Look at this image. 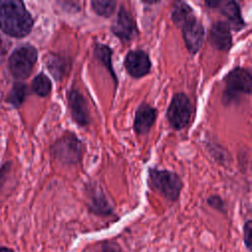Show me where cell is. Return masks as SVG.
I'll list each match as a JSON object with an SVG mask.
<instances>
[{
  "label": "cell",
  "instance_id": "obj_1",
  "mask_svg": "<svg viewBox=\"0 0 252 252\" xmlns=\"http://www.w3.org/2000/svg\"><path fill=\"white\" fill-rule=\"evenodd\" d=\"M33 26V20L19 0H0V29L12 37L28 35Z\"/></svg>",
  "mask_w": 252,
  "mask_h": 252
},
{
  "label": "cell",
  "instance_id": "obj_2",
  "mask_svg": "<svg viewBox=\"0 0 252 252\" xmlns=\"http://www.w3.org/2000/svg\"><path fill=\"white\" fill-rule=\"evenodd\" d=\"M149 184L169 201L177 200L182 189V181L176 173L158 168L149 169Z\"/></svg>",
  "mask_w": 252,
  "mask_h": 252
},
{
  "label": "cell",
  "instance_id": "obj_3",
  "mask_svg": "<svg viewBox=\"0 0 252 252\" xmlns=\"http://www.w3.org/2000/svg\"><path fill=\"white\" fill-rule=\"evenodd\" d=\"M37 51L31 44L17 47L9 57V69L16 79L28 78L36 62Z\"/></svg>",
  "mask_w": 252,
  "mask_h": 252
},
{
  "label": "cell",
  "instance_id": "obj_4",
  "mask_svg": "<svg viewBox=\"0 0 252 252\" xmlns=\"http://www.w3.org/2000/svg\"><path fill=\"white\" fill-rule=\"evenodd\" d=\"M54 157L64 164L78 163L82 158L83 146L73 133H68L58 139L52 148Z\"/></svg>",
  "mask_w": 252,
  "mask_h": 252
},
{
  "label": "cell",
  "instance_id": "obj_5",
  "mask_svg": "<svg viewBox=\"0 0 252 252\" xmlns=\"http://www.w3.org/2000/svg\"><path fill=\"white\" fill-rule=\"evenodd\" d=\"M192 105L185 94H175L167 108L166 117L170 126L176 130L183 129L189 123Z\"/></svg>",
  "mask_w": 252,
  "mask_h": 252
},
{
  "label": "cell",
  "instance_id": "obj_6",
  "mask_svg": "<svg viewBox=\"0 0 252 252\" xmlns=\"http://www.w3.org/2000/svg\"><path fill=\"white\" fill-rule=\"evenodd\" d=\"M225 92L224 96L229 101L231 98H235L239 94H251L252 77L249 70L237 67L232 69L224 78Z\"/></svg>",
  "mask_w": 252,
  "mask_h": 252
},
{
  "label": "cell",
  "instance_id": "obj_7",
  "mask_svg": "<svg viewBox=\"0 0 252 252\" xmlns=\"http://www.w3.org/2000/svg\"><path fill=\"white\" fill-rule=\"evenodd\" d=\"M179 28L182 30L183 39L188 51L192 54L198 52L205 39V30L202 23L193 14Z\"/></svg>",
  "mask_w": 252,
  "mask_h": 252
},
{
  "label": "cell",
  "instance_id": "obj_8",
  "mask_svg": "<svg viewBox=\"0 0 252 252\" xmlns=\"http://www.w3.org/2000/svg\"><path fill=\"white\" fill-rule=\"evenodd\" d=\"M124 66L133 78H141L150 73L152 63L147 52L141 49L131 50L124 59Z\"/></svg>",
  "mask_w": 252,
  "mask_h": 252
},
{
  "label": "cell",
  "instance_id": "obj_9",
  "mask_svg": "<svg viewBox=\"0 0 252 252\" xmlns=\"http://www.w3.org/2000/svg\"><path fill=\"white\" fill-rule=\"evenodd\" d=\"M206 5L212 9H219L220 13L226 18L227 25L230 30L240 31L245 26V22L242 19L240 7L234 1H208Z\"/></svg>",
  "mask_w": 252,
  "mask_h": 252
},
{
  "label": "cell",
  "instance_id": "obj_10",
  "mask_svg": "<svg viewBox=\"0 0 252 252\" xmlns=\"http://www.w3.org/2000/svg\"><path fill=\"white\" fill-rule=\"evenodd\" d=\"M111 32L122 41H129L137 35L138 30L135 21L124 6L120 7L116 20L111 26Z\"/></svg>",
  "mask_w": 252,
  "mask_h": 252
},
{
  "label": "cell",
  "instance_id": "obj_11",
  "mask_svg": "<svg viewBox=\"0 0 252 252\" xmlns=\"http://www.w3.org/2000/svg\"><path fill=\"white\" fill-rule=\"evenodd\" d=\"M68 103L71 109V115L75 122L80 126H87L91 121L90 111L85 96L78 90L68 92Z\"/></svg>",
  "mask_w": 252,
  "mask_h": 252
},
{
  "label": "cell",
  "instance_id": "obj_12",
  "mask_svg": "<svg viewBox=\"0 0 252 252\" xmlns=\"http://www.w3.org/2000/svg\"><path fill=\"white\" fill-rule=\"evenodd\" d=\"M210 43L217 49L227 51L232 45V36L227 23L217 21L212 24L209 34Z\"/></svg>",
  "mask_w": 252,
  "mask_h": 252
},
{
  "label": "cell",
  "instance_id": "obj_13",
  "mask_svg": "<svg viewBox=\"0 0 252 252\" xmlns=\"http://www.w3.org/2000/svg\"><path fill=\"white\" fill-rule=\"evenodd\" d=\"M157 119V109L147 102H142L136 110L134 129L138 134H147Z\"/></svg>",
  "mask_w": 252,
  "mask_h": 252
},
{
  "label": "cell",
  "instance_id": "obj_14",
  "mask_svg": "<svg viewBox=\"0 0 252 252\" xmlns=\"http://www.w3.org/2000/svg\"><path fill=\"white\" fill-rule=\"evenodd\" d=\"M111 54H112V50L108 45L101 44V43H96L95 44V46H94V56L108 70V72L111 74V76H112V78H113V80L116 84L117 81H116V76H115V74L113 72V68H112Z\"/></svg>",
  "mask_w": 252,
  "mask_h": 252
},
{
  "label": "cell",
  "instance_id": "obj_15",
  "mask_svg": "<svg viewBox=\"0 0 252 252\" xmlns=\"http://www.w3.org/2000/svg\"><path fill=\"white\" fill-rule=\"evenodd\" d=\"M194 12L192 8L185 2H176L173 5L172 13H171V19L173 23L179 27L188 17L193 15Z\"/></svg>",
  "mask_w": 252,
  "mask_h": 252
},
{
  "label": "cell",
  "instance_id": "obj_16",
  "mask_svg": "<svg viewBox=\"0 0 252 252\" xmlns=\"http://www.w3.org/2000/svg\"><path fill=\"white\" fill-rule=\"evenodd\" d=\"M32 88L33 92L39 96H46L50 94L52 85L49 78L41 73L35 76L32 83Z\"/></svg>",
  "mask_w": 252,
  "mask_h": 252
},
{
  "label": "cell",
  "instance_id": "obj_17",
  "mask_svg": "<svg viewBox=\"0 0 252 252\" xmlns=\"http://www.w3.org/2000/svg\"><path fill=\"white\" fill-rule=\"evenodd\" d=\"M28 93L27 86L23 83L14 84L10 94H8L7 101L15 107H19L26 98Z\"/></svg>",
  "mask_w": 252,
  "mask_h": 252
},
{
  "label": "cell",
  "instance_id": "obj_18",
  "mask_svg": "<svg viewBox=\"0 0 252 252\" xmlns=\"http://www.w3.org/2000/svg\"><path fill=\"white\" fill-rule=\"evenodd\" d=\"M94 195L92 197V210L95 214H100V215H108L111 212V208L106 201L103 193L97 192L96 190H94Z\"/></svg>",
  "mask_w": 252,
  "mask_h": 252
},
{
  "label": "cell",
  "instance_id": "obj_19",
  "mask_svg": "<svg viewBox=\"0 0 252 252\" xmlns=\"http://www.w3.org/2000/svg\"><path fill=\"white\" fill-rule=\"evenodd\" d=\"M46 66H47L49 72L57 80L61 79L62 76L64 75V72L66 71V63H65L64 59L57 55L50 56L48 58Z\"/></svg>",
  "mask_w": 252,
  "mask_h": 252
},
{
  "label": "cell",
  "instance_id": "obj_20",
  "mask_svg": "<svg viewBox=\"0 0 252 252\" xmlns=\"http://www.w3.org/2000/svg\"><path fill=\"white\" fill-rule=\"evenodd\" d=\"M92 7L93 10L99 16L108 18L110 17L115 8H116V2L115 1H98V0H94L92 1Z\"/></svg>",
  "mask_w": 252,
  "mask_h": 252
},
{
  "label": "cell",
  "instance_id": "obj_21",
  "mask_svg": "<svg viewBox=\"0 0 252 252\" xmlns=\"http://www.w3.org/2000/svg\"><path fill=\"white\" fill-rule=\"evenodd\" d=\"M243 238L244 243L248 249H251V237H252V222L251 220H247L243 227Z\"/></svg>",
  "mask_w": 252,
  "mask_h": 252
},
{
  "label": "cell",
  "instance_id": "obj_22",
  "mask_svg": "<svg viewBox=\"0 0 252 252\" xmlns=\"http://www.w3.org/2000/svg\"><path fill=\"white\" fill-rule=\"evenodd\" d=\"M208 203L211 207L215 208L218 211H221V212L225 211L224 210V203H223V201L221 200V198L220 196H211L208 199Z\"/></svg>",
  "mask_w": 252,
  "mask_h": 252
},
{
  "label": "cell",
  "instance_id": "obj_23",
  "mask_svg": "<svg viewBox=\"0 0 252 252\" xmlns=\"http://www.w3.org/2000/svg\"><path fill=\"white\" fill-rule=\"evenodd\" d=\"M102 252H123V250L116 242L105 241L102 244Z\"/></svg>",
  "mask_w": 252,
  "mask_h": 252
},
{
  "label": "cell",
  "instance_id": "obj_24",
  "mask_svg": "<svg viewBox=\"0 0 252 252\" xmlns=\"http://www.w3.org/2000/svg\"><path fill=\"white\" fill-rule=\"evenodd\" d=\"M0 252H14V251H12L7 247H0Z\"/></svg>",
  "mask_w": 252,
  "mask_h": 252
}]
</instances>
